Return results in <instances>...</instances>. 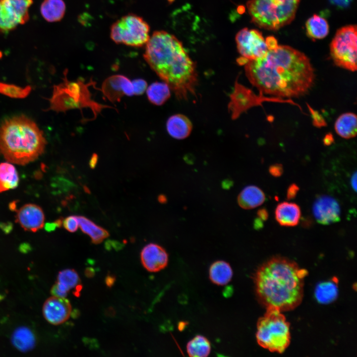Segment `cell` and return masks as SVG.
Returning <instances> with one entry per match:
<instances>
[{
  "mask_svg": "<svg viewBox=\"0 0 357 357\" xmlns=\"http://www.w3.org/2000/svg\"><path fill=\"white\" fill-rule=\"evenodd\" d=\"M307 274L292 260L280 256L271 258L254 275L259 300L266 307H275L281 311L295 309L302 300Z\"/></svg>",
  "mask_w": 357,
  "mask_h": 357,
  "instance_id": "obj_3",
  "label": "cell"
},
{
  "mask_svg": "<svg viewBox=\"0 0 357 357\" xmlns=\"http://www.w3.org/2000/svg\"><path fill=\"white\" fill-rule=\"evenodd\" d=\"M19 182L15 167L9 163H0V193L16 188Z\"/></svg>",
  "mask_w": 357,
  "mask_h": 357,
  "instance_id": "obj_26",
  "label": "cell"
},
{
  "mask_svg": "<svg viewBox=\"0 0 357 357\" xmlns=\"http://www.w3.org/2000/svg\"><path fill=\"white\" fill-rule=\"evenodd\" d=\"M141 263L151 272H157L164 269L169 260L168 254L160 245L150 243L145 245L140 253Z\"/></svg>",
  "mask_w": 357,
  "mask_h": 357,
  "instance_id": "obj_14",
  "label": "cell"
},
{
  "mask_svg": "<svg viewBox=\"0 0 357 357\" xmlns=\"http://www.w3.org/2000/svg\"><path fill=\"white\" fill-rule=\"evenodd\" d=\"M281 312L276 307H268L257 323V342L271 352L282 353L290 343V324Z\"/></svg>",
  "mask_w": 357,
  "mask_h": 357,
  "instance_id": "obj_6",
  "label": "cell"
},
{
  "mask_svg": "<svg viewBox=\"0 0 357 357\" xmlns=\"http://www.w3.org/2000/svg\"><path fill=\"white\" fill-rule=\"evenodd\" d=\"M144 58L178 99L195 95L197 74L194 62L182 43L165 31H155L146 44Z\"/></svg>",
  "mask_w": 357,
  "mask_h": 357,
  "instance_id": "obj_2",
  "label": "cell"
},
{
  "mask_svg": "<svg viewBox=\"0 0 357 357\" xmlns=\"http://www.w3.org/2000/svg\"><path fill=\"white\" fill-rule=\"evenodd\" d=\"M131 83L133 88L134 94L136 95H142L147 89V82L143 79H134Z\"/></svg>",
  "mask_w": 357,
  "mask_h": 357,
  "instance_id": "obj_34",
  "label": "cell"
},
{
  "mask_svg": "<svg viewBox=\"0 0 357 357\" xmlns=\"http://www.w3.org/2000/svg\"><path fill=\"white\" fill-rule=\"evenodd\" d=\"M265 41L269 50L273 49L278 45L277 40L272 36L268 37Z\"/></svg>",
  "mask_w": 357,
  "mask_h": 357,
  "instance_id": "obj_40",
  "label": "cell"
},
{
  "mask_svg": "<svg viewBox=\"0 0 357 357\" xmlns=\"http://www.w3.org/2000/svg\"><path fill=\"white\" fill-rule=\"evenodd\" d=\"M299 190L298 186L295 183H293L289 186L287 191V198L290 200L294 199L297 195Z\"/></svg>",
  "mask_w": 357,
  "mask_h": 357,
  "instance_id": "obj_37",
  "label": "cell"
},
{
  "mask_svg": "<svg viewBox=\"0 0 357 357\" xmlns=\"http://www.w3.org/2000/svg\"><path fill=\"white\" fill-rule=\"evenodd\" d=\"M46 144L43 132L24 115L6 119L0 125V153L8 162L25 165L38 159Z\"/></svg>",
  "mask_w": 357,
  "mask_h": 357,
  "instance_id": "obj_4",
  "label": "cell"
},
{
  "mask_svg": "<svg viewBox=\"0 0 357 357\" xmlns=\"http://www.w3.org/2000/svg\"><path fill=\"white\" fill-rule=\"evenodd\" d=\"M11 342L17 350L22 352H26L35 347L36 339L34 333L29 328L21 326L13 332Z\"/></svg>",
  "mask_w": 357,
  "mask_h": 357,
  "instance_id": "obj_23",
  "label": "cell"
},
{
  "mask_svg": "<svg viewBox=\"0 0 357 357\" xmlns=\"http://www.w3.org/2000/svg\"><path fill=\"white\" fill-rule=\"evenodd\" d=\"M98 156L96 154H93L89 161V165L91 169H94L98 163Z\"/></svg>",
  "mask_w": 357,
  "mask_h": 357,
  "instance_id": "obj_43",
  "label": "cell"
},
{
  "mask_svg": "<svg viewBox=\"0 0 357 357\" xmlns=\"http://www.w3.org/2000/svg\"><path fill=\"white\" fill-rule=\"evenodd\" d=\"M233 185V182L229 179H225L222 182V186L225 189L230 188Z\"/></svg>",
  "mask_w": 357,
  "mask_h": 357,
  "instance_id": "obj_45",
  "label": "cell"
},
{
  "mask_svg": "<svg viewBox=\"0 0 357 357\" xmlns=\"http://www.w3.org/2000/svg\"><path fill=\"white\" fill-rule=\"evenodd\" d=\"M166 127L168 133L173 138L183 139L190 135L192 129V124L185 116L176 114L168 119Z\"/></svg>",
  "mask_w": 357,
  "mask_h": 357,
  "instance_id": "obj_18",
  "label": "cell"
},
{
  "mask_svg": "<svg viewBox=\"0 0 357 357\" xmlns=\"http://www.w3.org/2000/svg\"><path fill=\"white\" fill-rule=\"evenodd\" d=\"M300 209L294 203L283 202L279 204L275 211V219L283 226L293 227L298 225L300 218Z\"/></svg>",
  "mask_w": 357,
  "mask_h": 357,
  "instance_id": "obj_17",
  "label": "cell"
},
{
  "mask_svg": "<svg viewBox=\"0 0 357 357\" xmlns=\"http://www.w3.org/2000/svg\"><path fill=\"white\" fill-rule=\"evenodd\" d=\"M62 219L59 218L53 222H48L45 224L44 229L47 232H52L56 230L57 228H60L62 225Z\"/></svg>",
  "mask_w": 357,
  "mask_h": 357,
  "instance_id": "obj_35",
  "label": "cell"
},
{
  "mask_svg": "<svg viewBox=\"0 0 357 357\" xmlns=\"http://www.w3.org/2000/svg\"><path fill=\"white\" fill-rule=\"evenodd\" d=\"M62 225L64 228L70 233L75 232L78 228L79 224L75 216H69L62 220Z\"/></svg>",
  "mask_w": 357,
  "mask_h": 357,
  "instance_id": "obj_33",
  "label": "cell"
},
{
  "mask_svg": "<svg viewBox=\"0 0 357 357\" xmlns=\"http://www.w3.org/2000/svg\"><path fill=\"white\" fill-rule=\"evenodd\" d=\"M300 0H249L246 7L255 25L269 30H277L294 20Z\"/></svg>",
  "mask_w": 357,
  "mask_h": 357,
  "instance_id": "obj_5",
  "label": "cell"
},
{
  "mask_svg": "<svg viewBox=\"0 0 357 357\" xmlns=\"http://www.w3.org/2000/svg\"><path fill=\"white\" fill-rule=\"evenodd\" d=\"M149 32L148 24L141 17L130 13L112 24L110 36L116 44L141 47L148 41Z\"/></svg>",
  "mask_w": 357,
  "mask_h": 357,
  "instance_id": "obj_7",
  "label": "cell"
},
{
  "mask_svg": "<svg viewBox=\"0 0 357 357\" xmlns=\"http://www.w3.org/2000/svg\"><path fill=\"white\" fill-rule=\"evenodd\" d=\"M79 226L81 231L88 235L94 244H99L109 236V232L84 216H77Z\"/></svg>",
  "mask_w": 357,
  "mask_h": 357,
  "instance_id": "obj_25",
  "label": "cell"
},
{
  "mask_svg": "<svg viewBox=\"0 0 357 357\" xmlns=\"http://www.w3.org/2000/svg\"><path fill=\"white\" fill-rule=\"evenodd\" d=\"M65 9L63 0H44L40 6V12L45 20L54 22L62 19Z\"/></svg>",
  "mask_w": 357,
  "mask_h": 357,
  "instance_id": "obj_22",
  "label": "cell"
},
{
  "mask_svg": "<svg viewBox=\"0 0 357 357\" xmlns=\"http://www.w3.org/2000/svg\"><path fill=\"white\" fill-rule=\"evenodd\" d=\"M257 216L262 221H266L268 217V213L265 209L262 208L258 211Z\"/></svg>",
  "mask_w": 357,
  "mask_h": 357,
  "instance_id": "obj_42",
  "label": "cell"
},
{
  "mask_svg": "<svg viewBox=\"0 0 357 357\" xmlns=\"http://www.w3.org/2000/svg\"><path fill=\"white\" fill-rule=\"evenodd\" d=\"M0 229L4 233L8 234L12 230V224L10 222L0 223Z\"/></svg>",
  "mask_w": 357,
  "mask_h": 357,
  "instance_id": "obj_41",
  "label": "cell"
},
{
  "mask_svg": "<svg viewBox=\"0 0 357 357\" xmlns=\"http://www.w3.org/2000/svg\"><path fill=\"white\" fill-rule=\"evenodd\" d=\"M338 294V286L333 280L319 283L315 290V296L317 300L323 304L329 303L334 301Z\"/></svg>",
  "mask_w": 357,
  "mask_h": 357,
  "instance_id": "obj_29",
  "label": "cell"
},
{
  "mask_svg": "<svg viewBox=\"0 0 357 357\" xmlns=\"http://www.w3.org/2000/svg\"><path fill=\"white\" fill-rule=\"evenodd\" d=\"M334 128L336 133L343 138L355 137L357 132L356 115L351 112L341 115L335 122Z\"/></svg>",
  "mask_w": 357,
  "mask_h": 357,
  "instance_id": "obj_21",
  "label": "cell"
},
{
  "mask_svg": "<svg viewBox=\"0 0 357 357\" xmlns=\"http://www.w3.org/2000/svg\"><path fill=\"white\" fill-rule=\"evenodd\" d=\"M122 245V243L114 240H108L105 243V246L108 249H110L112 247L116 249H119Z\"/></svg>",
  "mask_w": 357,
  "mask_h": 357,
  "instance_id": "obj_39",
  "label": "cell"
},
{
  "mask_svg": "<svg viewBox=\"0 0 357 357\" xmlns=\"http://www.w3.org/2000/svg\"><path fill=\"white\" fill-rule=\"evenodd\" d=\"M233 274V270L229 263L222 260L213 263L209 269L210 279L217 285L227 284L231 280Z\"/></svg>",
  "mask_w": 357,
  "mask_h": 357,
  "instance_id": "obj_24",
  "label": "cell"
},
{
  "mask_svg": "<svg viewBox=\"0 0 357 357\" xmlns=\"http://www.w3.org/2000/svg\"><path fill=\"white\" fill-rule=\"evenodd\" d=\"M246 76L262 93L279 97L305 95L315 80L313 67L303 53L285 45L269 50L264 57L244 64Z\"/></svg>",
  "mask_w": 357,
  "mask_h": 357,
  "instance_id": "obj_1",
  "label": "cell"
},
{
  "mask_svg": "<svg viewBox=\"0 0 357 357\" xmlns=\"http://www.w3.org/2000/svg\"><path fill=\"white\" fill-rule=\"evenodd\" d=\"M235 39L241 56L238 60L239 64H244L248 60L261 58L269 50L262 33L256 29L244 28L237 33Z\"/></svg>",
  "mask_w": 357,
  "mask_h": 357,
  "instance_id": "obj_10",
  "label": "cell"
},
{
  "mask_svg": "<svg viewBox=\"0 0 357 357\" xmlns=\"http://www.w3.org/2000/svg\"><path fill=\"white\" fill-rule=\"evenodd\" d=\"M78 274L73 269H67L60 271L58 274L57 282L52 287L53 296L65 298L70 290L75 288L79 291L81 287Z\"/></svg>",
  "mask_w": 357,
  "mask_h": 357,
  "instance_id": "obj_16",
  "label": "cell"
},
{
  "mask_svg": "<svg viewBox=\"0 0 357 357\" xmlns=\"http://www.w3.org/2000/svg\"><path fill=\"white\" fill-rule=\"evenodd\" d=\"M43 313L45 318L53 325L66 321L71 313V305L65 298L53 296L44 302Z\"/></svg>",
  "mask_w": 357,
  "mask_h": 357,
  "instance_id": "obj_11",
  "label": "cell"
},
{
  "mask_svg": "<svg viewBox=\"0 0 357 357\" xmlns=\"http://www.w3.org/2000/svg\"><path fill=\"white\" fill-rule=\"evenodd\" d=\"M16 202H12L9 204V208L10 210L15 211L16 210Z\"/></svg>",
  "mask_w": 357,
  "mask_h": 357,
  "instance_id": "obj_46",
  "label": "cell"
},
{
  "mask_svg": "<svg viewBox=\"0 0 357 357\" xmlns=\"http://www.w3.org/2000/svg\"><path fill=\"white\" fill-rule=\"evenodd\" d=\"M330 55L338 66L354 72L357 70V28L350 25L338 30L330 45Z\"/></svg>",
  "mask_w": 357,
  "mask_h": 357,
  "instance_id": "obj_8",
  "label": "cell"
},
{
  "mask_svg": "<svg viewBox=\"0 0 357 357\" xmlns=\"http://www.w3.org/2000/svg\"><path fill=\"white\" fill-rule=\"evenodd\" d=\"M149 101L156 105L165 103L171 96V88L165 82H156L151 84L147 89Z\"/></svg>",
  "mask_w": 357,
  "mask_h": 357,
  "instance_id": "obj_28",
  "label": "cell"
},
{
  "mask_svg": "<svg viewBox=\"0 0 357 357\" xmlns=\"http://www.w3.org/2000/svg\"><path fill=\"white\" fill-rule=\"evenodd\" d=\"M88 91L79 82H70L66 77L63 82L55 85L52 97L49 99L50 103L49 110L56 111H65L68 109L84 106L89 98Z\"/></svg>",
  "mask_w": 357,
  "mask_h": 357,
  "instance_id": "obj_9",
  "label": "cell"
},
{
  "mask_svg": "<svg viewBox=\"0 0 357 357\" xmlns=\"http://www.w3.org/2000/svg\"><path fill=\"white\" fill-rule=\"evenodd\" d=\"M103 94L111 101H119L123 95H134L131 82L126 77L116 75L106 79L102 85Z\"/></svg>",
  "mask_w": 357,
  "mask_h": 357,
  "instance_id": "obj_15",
  "label": "cell"
},
{
  "mask_svg": "<svg viewBox=\"0 0 357 357\" xmlns=\"http://www.w3.org/2000/svg\"><path fill=\"white\" fill-rule=\"evenodd\" d=\"M269 171L272 176L275 177H278L282 175L283 169L281 164H277L271 166L269 168Z\"/></svg>",
  "mask_w": 357,
  "mask_h": 357,
  "instance_id": "obj_36",
  "label": "cell"
},
{
  "mask_svg": "<svg viewBox=\"0 0 357 357\" xmlns=\"http://www.w3.org/2000/svg\"><path fill=\"white\" fill-rule=\"evenodd\" d=\"M17 25L0 1V32L6 34L15 29Z\"/></svg>",
  "mask_w": 357,
  "mask_h": 357,
  "instance_id": "obj_32",
  "label": "cell"
},
{
  "mask_svg": "<svg viewBox=\"0 0 357 357\" xmlns=\"http://www.w3.org/2000/svg\"><path fill=\"white\" fill-rule=\"evenodd\" d=\"M333 4L340 8H346L351 3L352 0H329Z\"/></svg>",
  "mask_w": 357,
  "mask_h": 357,
  "instance_id": "obj_38",
  "label": "cell"
},
{
  "mask_svg": "<svg viewBox=\"0 0 357 357\" xmlns=\"http://www.w3.org/2000/svg\"><path fill=\"white\" fill-rule=\"evenodd\" d=\"M314 216L317 222L329 225L340 219V207L337 201L328 195H322L315 201L313 206Z\"/></svg>",
  "mask_w": 357,
  "mask_h": 357,
  "instance_id": "obj_13",
  "label": "cell"
},
{
  "mask_svg": "<svg viewBox=\"0 0 357 357\" xmlns=\"http://www.w3.org/2000/svg\"><path fill=\"white\" fill-rule=\"evenodd\" d=\"M15 212V222L25 231L35 233L43 228L45 218L40 206L26 204Z\"/></svg>",
  "mask_w": 357,
  "mask_h": 357,
  "instance_id": "obj_12",
  "label": "cell"
},
{
  "mask_svg": "<svg viewBox=\"0 0 357 357\" xmlns=\"http://www.w3.org/2000/svg\"><path fill=\"white\" fill-rule=\"evenodd\" d=\"M307 34L313 40L322 39L327 36L329 26L327 20L322 16L314 14L306 22Z\"/></svg>",
  "mask_w": 357,
  "mask_h": 357,
  "instance_id": "obj_27",
  "label": "cell"
},
{
  "mask_svg": "<svg viewBox=\"0 0 357 357\" xmlns=\"http://www.w3.org/2000/svg\"><path fill=\"white\" fill-rule=\"evenodd\" d=\"M32 88L28 85L22 88L14 84L0 82V93L13 98H24L31 91Z\"/></svg>",
  "mask_w": 357,
  "mask_h": 357,
  "instance_id": "obj_31",
  "label": "cell"
},
{
  "mask_svg": "<svg viewBox=\"0 0 357 357\" xmlns=\"http://www.w3.org/2000/svg\"><path fill=\"white\" fill-rule=\"evenodd\" d=\"M158 199H159V202L161 203H164V202H166V201H167L166 197H165V196H164L163 195H160L159 196Z\"/></svg>",
  "mask_w": 357,
  "mask_h": 357,
  "instance_id": "obj_47",
  "label": "cell"
},
{
  "mask_svg": "<svg viewBox=\"0 0 357 357\" xmlns=\"http://www.w3.org/2000/svg\"><path fill=\"white\" fill-rule=\"evenodd\" d=\"M187 354L191 357H206L211 351L209 341L204 336L198 335L187 344Z\"/></svg>",
  "mask_w": 357,
  "mask_h": 357,
  "instance_id": "obj_30",
  "label": "cell"
},
{
  "mask_svg": "<svg viewBox=\"0 0 357 357\" xmlns=\"http://www.w3.org/2000/svg\"><path fill=\"white\" fill-rule=\"evenodd\" d=\"M1 56H2V54H1V53L0 52V58L1 57Z\"/></svg>",
  "mask_w": 357,
  "mask_h": 357,
  "instance_id": "obj_48",
  "label": "cell"
},
{
  "mask_svg": "<svg viewBox=\"0 0 357 357\" xmlns=\"http://www.w3.org/2000/svg\"><path fill=\"white\" fill-rule=\"evenodd\" d=\"M263 191L258 187L249 185L245 187L238 196V203L242 208L249 209L257 207L265 201Z\"/></svg>",
  "mask_w": 357,
  "mask_h": 357,
  "instance_id": "obj_20",
  "label": "cell"
},
{
  "mask_svg": "<svg viewBox=\"0 0 357 357\" xmlns=\"http://www.w3.org/2000/svg\"><path fill=\"white\" fill-rule=\"evenodd\" d=\"M0 1L18 24H23L28 21V9L33 3V0H0Z\"/></svg>",
  "mask_w": 357,
  "mask_h": 357,
  "instance_id": "obj_19",
  "label": "cell"
},
{
  "mask_svg": "<svg viewBox=\"0 0 357 357\" xmlns=\"http://www.w3.org/2000/svg\"><path fill=\"white\" fill-rule=\"evenodd\" d=\"M351 183L352 187L355 191L357 190V173L355 172L352 176L351 179Z\"/></svg>",
  "mask_w": 357,
  "mask_h": 357,
  "instance_id": "obj_44",
  "label": "cell"
}]
</instances>
